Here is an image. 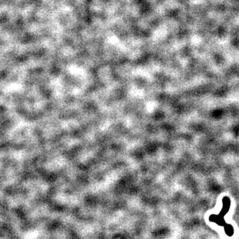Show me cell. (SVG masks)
Listing matches in <instances>:
<instances>
[{
	"label": "cell",
	"mask_w": 239,
	"mask_h": 239,
	"mask_svg": "<svg viewBox=\"0 0 239 239\" xmlns=\"http://www.w3.org/2000/svg\"><path fill=\"white\" fill-rule=\"evenodd\" d=\"M222 201H223V209L224 210V213H223V210H221L220 215H214V216H215L217 218H215L211 215L209 217V221L210 222L216 223V224H217L219 226L224 227V228H225V230L224 231H225L227 235L229 237H231L232 235H233V233H234L233 227L231 225H230V224H227L225 221H224V219H221V218H220V216H221V215L222 217H224V215L228 213L229 209H230L231 204V199L228 197H224Z\"/></svg>",
	"instance_id": "cell-1"
}]
</instances>
